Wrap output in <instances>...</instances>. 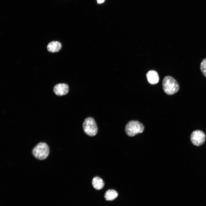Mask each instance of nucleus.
Wrapping results in <instances>:
<instances>
[{
  "label": "nucleus",
  "mask_w": 206,
  "mask_h": 206,
  "mask_svg": "<svg viewBox=\"0 0 206 206\" xmlns=\"http://www.w3.org/2000/svg\"><path fill=\"white\" fill-rule=\"evenodd\" d=\"M49 149L45 143L40 142L37 144L33 148L32 153L36 159L39 160L46 159L49 155Z\"/></svg>",
  "instance_id": "nucleus-3"
},
{
  "label": "nucleus",
  "mask_w": 206,
  "mask_h": 206,
  "mask_svg": "<svg viewBox=\"0 0 206 206\" xmlns=\"http://www.w3.org/2000/svg\"><path fill=\"white\" fill-rule=\"evenodd\" d=\"M118 196L117 192L114 189H109L105 192L104 197L107 201H112L115 199Z\"/></svg>",
  "instance_id": "nucleus-10"
},
{
  "label": "nucleus",
  "mask_w": 206,
  "mask_h": 206,
  "mask_svg": "<svg viewBox=\"0 0 206 206\" xmlns=\"http://www.w3.org/2000/svg\"><path fill=\"white\" fill-rule=\"evenodd\" d=\"M55 94L58 96L66 94L69 91V86L65 83H59L56 84L53 88Z\"/></svg>",
  "instance_id": "nucleus-6"
},
{
  "label": "nucleus",
  "mask_w": 206,
  "mask_h": 206,
  "mask_svg": "<svg viewBox=\"0 0 206 206\" xmlns=\"http://www.w3.org/2000/svg\"><path fill=\"white\" fill-rule=\"evenodd\" d=\"M62 45L59 42L57 41H52L48 44L47 49L48 51L52 53L59 52L61 49Z\"/></svg>",
  "instance_id": "nucleus-8"
},
{
  "label": "nucleus",
  "mask_w": 206,
  "mask_h": 206,
  "mask_svg": "<svg viewBox=\"0 0 206 206\" xmlns=\"http://www.w3.org/2000/svg\"><path fill=\"white\" fill-rule=\"evenodd\" d=\"M144 129V126L142 123L138 121L132 120L127 123L126 125L125 130L128 136H133L142 132Z\"/></svg>",
  "instance_id": "nucleus-2"
},
{
  "label": "nucleus",
  "mask_w": 206,
  "mask_h": 206,
  "mask_svg": "<svg viewBox=\"0 0 206 206\" xmlns=\"http://www.w3.org/2000/svg\"><path fill=\"white\" fill-rule=\"evenodd\" d=\"M98 3H103L104 1V0H97Z\"/></svg>",
  "instance_id": "nucleus-12"
},
{
  "label": "nucleus",
  "mask_w": 206,
  "mask_h": 206,
  "mask_svg": "<svg viewBox=\"0 0 206 206\" xmlns=\"http://www.w3.org/2000/svg\"><path fill=\"white\" fill-rule=\"evenodd\" d=\"M92 184L93 187L98 190L102 189L104 185L103 180L98 177H95L93 179Z\"/></svg>",
  "instance_id": "nucleus-9"
},
{
  "label": "nucleus",
  "mask_w": 206,
  "mask_h": 206,
  "mask_svg": "<svg viewBox=\"0 0 206 206\" xmlns=\"http://www.w3.org/2000/svg\"><path fill=\"white\" fill-rule=\"evenodd\" d=\"M162 86L164 92L169 95H172L177 92L179 86L176 80L173 77L167 76L163 78Z\"/></svg>",
  "instance_id": "nucleus-1"
},
{
  "label": "nucleus",
  "mask_w": 206,
  "mask_h": 206,
  "mask_svg": "<svg viewBox=\"0 0 206 206\" xmlns=\"http://www.w3.org/2000/svg\"><path fill=\"white\" fill-rule=\"evenodd\" d=\"M206 140V136L202 131L197 130L192 132L190 135V140L194 145L199 146L203 145Z\"/></svg>",
  "instance_id": "nucleus-5"
},
{
  "label": "nucleus",
  "mask_w": 206,
  "mask_h": 206,
  "mask_svg": "<svg viewBox=\"0 0 206 206\" xmlns=\"http://www.w3.org/2000/svg\"><path fill=\"white\" fill-rule=\"evenodd\" d=\"M146 76L148 82L150 84H156L159 81L158 74L155 71L151 70L148 71L146 74Z\"/></svg>",
  "instance_id": "nucleus-7"
},
{
  "label": "nucleus",
  "mask_w": 206,
  "mask_h": 206,
  "mask_svg": "<svg viewBox=\"0 0 206 206\" xmlns=\"http://www.w3.org/2000/svg\"><path fill=\"white\" fill-rule=\"evenodd\" d=\"M200 68L202 73L206 78V58L203 59L202 61L200 64Z\"/></svg>",
  "instance_id": "nucleus-11"
},
{
  "label": "nucleus",
  "mask_w": 206,
  "mask_h": 206,
  "mask_svg": "<svg viewBox=\"0 0 206 206\" xmlns=\"http://www.w3.org/2000/svg\"><path fill=\"white\" fill-rule=\"evenodd\" d=\"M83 128L85 133L91 136H95L98 132V127L93 118L91 117L86 118L83 123Z\"/></svg>",
  "instance_id": "nucleus-4"
}]
</instances>
